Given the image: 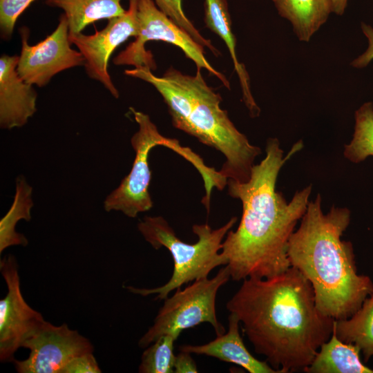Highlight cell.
Listing matches in <instances>:
<instances>
[{"instance_id":"cell-16","label":"cell","mask_w":373,"mask_h":373,"mask_svg":"<svg viewBox=\"0 0 373 373\" xmlns=\"http://www.w3.org/2000/svg\"><path fill=\"white\" fill-rule=\"evenodd\" d=\"M272 1L278 15L289 21L295 35L303 42H309L333 13L331 0Z\"/></svg>"},{"instance_id":"cell-17","label":"cell","mask_w":373,"mask_h":373,"mask_svg":"<svg viewBox=\"0 0 373 373\" xmlns=\"http://www.w3.org/2000/svg\"><path fill=\"white\" fill-rule=\"evenodd\" d=\"M360 349L354 344L341 341L334 328L329 340L323 343L312 363L305 368L307 373H373L361 361Z\"/></svg>"},{"instance_id":"cell-15","label":"cell","mask_w":373,"mask_h":373,"mask_svg":"<svg viewBox=\"0 0 373 373\" xmlns=\"http://www.w3.org/2000/svg\"><path fill=\"white\" fill-rule=\"evenodd\" d=\"M204 22L206 26L220 37L225 44L231 57L234 70L239 79L242 101L251 117L260 115L251 90L250 78L245 65L238 61L236 53V39L232 31V24L227 0H204Z\"/></svg>"},{"instance_id":"cell-21","label":"cell","mask_w":373,"mask_h":373,"mask_svg":"<svg viewBox=\"0 0 373 373\" xmlns=\"http://www.w3.org/2000/svg\"><path fill=\"white\" fill-rule=\"evenodd\" d=\"M354 130L350 142L345 145L344 156L354 163L373 156V103H363L354 113Z\"/></svg>"},{"instance_id":"cell-28","label":"cell","mask_w":373,"mask_h":373,"mask_svg":"<svg viewBox=\"0 0 373 373\" xmlns=\"http://www.w3.org/2000/svg\"><path fill=\"white\" fill-rule=\"evenodd\" d=\"M333 13L341 16L344 14L347 6L348 0H331Z\"/></svg>"},{"instance_id":"cell-7","label":"cell","mask_w":373,"mask_h":373,"mask_svg":"<svg viewBox=\"0 0 373 373\" xmlns=\"http://www.w3.org/2000/svg\"><path fill=\"white\" fill-rule=\"evenodd\" d=\"M230 278L226 265L212 278L196 280L183 289H177L173 296L164 299L153 325L139 340V346L146 348L164 334L178 338L184 329L202 323H210L217 336L224 334L216 316V299L220 287Z\"/></svg>"},{"instance_id":"cell-12","label":"cell","mask_w":373,"mask_h":373,"mask_svg":"<svg viewBox=\"0 0 373 373\" xmlns=\"http://www.w3.org/2000/svg\"><path fill=\"white\" fill-rule=\"evenodd\" d=\"M137 34V0H129L126 12L108 19L103 29L93 35L69 34V40L82 53L87 75L100 82L114 97L118 98L119 91L108 73V61L121 44L131 37H136Z\"/></svg>"},{"instance_id":"cell-20","label":"cell","mask_w":373,"mask_h":373,"mask_svg":"<svg viewBox=\"0 0 373 373\" xmlns=\"http://www.w3.org/2000/svg\"><path fill=\"white\" fill-rule=\"evenodd\" d=\"M32 188L23 175L16 180L14 200L7 213L0 220V254L11 246L28 245V240L15 230L17 223L21 220H31Z\"/></svg>"},{"instance_id":"cell-18","label":"cell","mask_w":373,"mask_h":373,"mask_svg":"<svg viewBox=\"0 0 373 373\" xmlns=\"http://www.w3.org/2000/svg\"><path fill=\"white\" fill-rule=\"evenodd\" d=\"M45 3L64 11L69 34L82 32L86 26L95 21L119 17L126 11L122 7L121 0H45Z\"/></svg>"},{"instance_id":"cell-6","label":"cell","mask_w":373,"mask_h":373,"mask_svg":"<svg viewBox=\"0 0 373 373\" xmlns=\"http://www.w3.org/2000/svg\"><path fill=\"white\" fill-rule=\"evenodd\" d=\"M130 110L139 127L131 139L135 157L130 173L106 197L104 207L106 211H119L129 218H135L139 213L147 211L153 207L149 191L151 178L149 155L153 148L164 146L172 149L190 162L200 174L206 173L209 166L198 155L182 146L176 139L163 136L147 114L133 108Z\"/></svg>"},{"instance_id":"cell-5","label":"cell","mask_w":373,"mask_h":373,"mask_svg":"<svg viewBox=\"0 0 373 373\" xmlns=\"http://www.w3.org/2000/svg\"><path fill=\"white\" fill-rule=\"evenodd\" d=\"M232 217L225 224L213 229L208 224H194L193 232L198 241L189 244L176 236L168 222L162 216H145L137 228L155 249L162 247L171 253L173 260V271L169 280L162 286L152 289L125 287L130 292L147 296L157 294L155 298L164 300L172 291L184 284L207 278L210 272L220 265H227L221 254L222 242L227 233L237 221Z\"/></svg>"},{"instance_id":"cell-10","label":"cell","mask_w":373,"mask_h":373,"mask_svg":"<svg viewBox=\"0 0 373 373\" xmlns=\"http://www.w3.org/2000/svg\"><path fill=\"white\" fill-rule=\"evenodd\" d=\"M0 271L7 286V294L0 300V361L10 362L15 360L16 351L45 320L22 296L14 256H6L0 260Z\"/></svg>"},{"instance_id":"cell-13","label":"cell","mask_w":373,"mask_h":373,"mask_svg":"<svg viewBox=\"0 0 373 373\" xmlns=\"http://www.w3.org/2000/svg\"><path fill=\"white\" fill-rule=\"evenodd\" d=\"M18 60L17 55L0 57V126L4 129L24 126L37 111V94L19 75Z\"/></svg>"},{"instance_id":"cell-8","label":"cell","mask_w":373,"mask_h":373,"mask_svg":"<svg viewBox=\"0 0 373 373\" xmlns=\"http://www.w3.org/2000/svg\"><path fill=\"white\" fill-rule=\"evenodd\" d=\"M138 34L135 39L113 59L115 65H130L155 68L152 53L145 49L150 41H162L180 48L197 68H204L230 89L225 75L217 70L204 56V47L162 12L153 0H137Z\"/></svg>"},{"instance_id":"cell-23","label":"cell","mask_w":373,"mask_h":373,"mask_svg":"<svg viewBox=\"0 0 373 373\" xmlns=\"http://www.w3.org/2000/svg\"><path fill=\"white\" fill-rule=\"evenodd\" d=\"M157 8L186 31L197 43L208 48L216 56L220 55L218 50L211 40L204 37L193 23L186 16L182 6V0H153Z\"/></svg>"},{"instance_id":"cell-26","label":"cell","mask_w":373,"mask_h":373,"mask_svg":"<svg viewBox=\"0 0 373 373\" xmlns=\"http://www.w3.org/2000/svg\"><path fill=\"white\" fill-rule=\"evenodd\" d=\"M361 28L367 39L368 46L364 52L350 63V65L356 68H365L373 60V28L363 22L361 23Z\"/></svg>"},{"instance_id":"cell-14","label":"cell","mask_w":373,"mask_h":373,"mask_svg":"<svg viewBox=\"0 0 373 373\" xmlns=\"http://www.w3.org/2000/svg\"><path fill=\"white\" fill-rule=\"evenodd\" d=\"M228 331L201 345H184L180 351L206 355L241 366L250 373H279L267 361H259L245 347L239 332L240 321L233 313L229 316Z\"/></svg>"},{"instance_id":"cell-27","label":"cell","mask_w":373,"mask_h":373,"mask_svg":"<svg viewBox=\"0 0 373 373\" xmlns=\"http://www.w3.org/2000/svg\"><path fill=\"white\" fill-rule=\"evenodd\" d=\"M173 370L175 373L198 372L197 365L192 358L191 354L183 351H180L175 356Z\"/></svg>"},{"instance_id":"cell-22","label":"cell","mask_w":373,"mask_h":373,"mask_svg":"<svg viewBox=\"0 0 373 373\" xmlns=\"http://www.w3.org/2000/svg\"><path fill=\"white\" fill-rule=\"evenodd\" d=\"M177 338L164 334L146 347L139 365L140 373H172L175 355L174 342Z\"/></svg>"},{"instance_id":"cell-9","label":"cell","mask_w":373,"mask_h":373,"mask_svg":"<svg viewBox=\"0 0 373 373\" xmlns=\"http://www.w3.org/2000/svg\"><path fill=\"white\" fill-rule=\"evenodd\" d=\"M21 50L17 66L21 78L30 85L44 87L57 73L84 65L79 51L70 47L66 17L62 14L55 30L35 45L28 42L29 30L20 29Z\"/></svg>"},{"instance_id":"cell-19","label":"cell","mask_w":373,"mask_h":373,"mask_svg":"<svg viewBox=\"0 0 373 373\" xmlns=\"http://www.w3.org/2000/svg\"><path fill=\"white\" fill-rule=\"evenodd\" d=\"M334 328L343 342L356 345L367 363L373 356V293L352 316L334 320Z\"/></svg>"},{"instance_id":"cell-25","label":"cell","mask_w":373,"mask_h":373,"mask_svg":"<svg viewBox=\"0 0 373 373\" xmlns=\"http://www.w3.org/2000/svg\"><path fill=\"white\" fill-rule=\"evenodd\" d=\"M99 367L93 352L76 356L69 361L61 373H100Z\"/></svg>"},{"instance_id":"cell-2","label":"cell","mask_w":373,"mask_h":373,"mask_svg":"<svg viewBox=\"0 0 373 373\" xmlns=\"http://www.w3.org/2000/svg\"><path fill=\"white\" fill-rule=\"evenodd\" d=\"M303 146L301 140L297 142L284 157L279 140L270 137L265 158L254 165L247 181L227 180L229 195L242 205L240 224L227 233L220 251L231 280L269 278L291 267L289 240L307 210L312 185L296 191L289 202L276 185L283 166Z\"/></svg>"},{"instance_id":"cell-1","label":"cell","mask_w":373,"mask_h":373,"mask_svg":"<svg viewBox=\"0 0 373 373\" xmlns=\"http://www.w3.org/2000/svg\"><path fill=\"white\" fill-rule=\"evenodd\" d=\"M226 306L255 352L279 373L304 372L335 320L319 311L312 284L294 267L272 278L244 279Z\"/></svg>"},{"instance_id":"cell-4","label":"cell","mask_w":373,"mask_h":373,"mask_svg":"<svg viewBox=\"0 0 373 373\" xmlns=\"http://www.w3.org/2000/svg\"><path fill=\"white\" fill-rule=\"evenodd\" d=\"M197 68L194 75L169 68L162 77L145 70L141 78L162 95L176 128L224 156L226 160L220 171L224 177L246 182L261 149L237 129L220 106V95L207 84L201 68Z\"/></svg>"},{"instance_id":"cell-24","label":"cell","mask_w":373,"mask_h":373,"mask_svg":"<svg viewBox=\"0 0 373 373\" xmlns=\"http://www.w3.org/2000/svg\"><path fill=\"white\" fill-rule=\"evenodd\" d=\"M35 1L0 0V30L3 39L11 38L17 19Z\"/></svg>"},{"instance_id":"cell-3","label":"cell","mask_w":373,"mask_h":373,"mask_svg":"<svg viewBox=\"0 0 373 373\" xmlns=\"http://www.w3.org/2000/svg\"><path fill=\"white\" fill-rule=\"evenodd\" d=\"M321 195L309 201L298 229L287 247L291 267L312 284L316 303L335 320L352 316L373 293L368 276L357 273L352 243L341 237L350 222V211L332 206L325 214Z\"/></svg>"},{"instance_id":"cell-11","label":"cell","mask_w":373,"mask_h":373,"mask_svg":"<svg viewBox=\"0 0 373 373\" xmlns=\"http://www.w3.org/2000/svg\"><path fill=\"white\" fill-rule=\"evenodd\" d=\"M30 350L25 360H14L19 373H61L73 358L93 352L90 341L66 324L46 321L22 345Z\"/></svg>"}]
</instances>
